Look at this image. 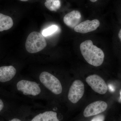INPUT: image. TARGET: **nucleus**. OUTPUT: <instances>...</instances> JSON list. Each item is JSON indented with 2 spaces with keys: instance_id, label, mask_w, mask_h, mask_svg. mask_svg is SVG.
Masks as SVG:
<instances>
[{
  "instance_id": "nucleus-17",
  "label": "nucleus",
  "mask_w": 121,
  "mask_h": 121,
  "mask_svg": "<svg viewBox=\"0 0 121 121\" xmlns=\"http://www.w3.org/2000/svg\"><path fill=\"white\" fill-rule=\"evenodd\" d=\"M118 37L120 39V40L121 41V29L119 30V33L118 34Z\"/></svg>"
},
{
  "instance_id": "nucleus-14",
  "label": "nucleus",
  "mask_w": 121,
  "mask_h": 121,
  "mask_svg": "<svg viewBox=\"0 0 121 121\" xmlns=\"http://www.w3.org/2000/svg\"><path fill=\"white\" fill-rule=\"evenodd\" d=\"M58 29V27L56 25H52L43 31L42 35L44 37H47L56 32Z\"/></svg>"
},
{
  "instance_id": "nucleus-20",
  "label": "nucleus",
  "mask_w": 121,
  "mask_h": 121,
  "mask_svg": "<svg viewBox=\"0 0 121 121\" xmlns=\"http://www.w3.org/2000/svg\"><path fill=\"white\" fill-rule=\"evenodd\" d=\"M20 0L21 1H28V0Z\"/></svg>"
},
{
  "instance_id": "nucleus-12",
  "label": "nucleus",
  "mask_w": 121,
  "mask_h": 121,
  "mask_svg": "<svg viewBox=\"0 0 121 121\" xmlns=\"http://www.w3.org/2000/svg\"><path fill=\"white\" fill-rule=\"evenodd\" d=\"M13 25V20L11 17L0 13V32L9 30Z\"/></svg>"
},
{
  "instance_id": "nucleus-9",
  "label": "nucleus",
  "mask_w": 121,
  "mask_h": 121,
  "mask_svg": "<svg viewBox=\"0 0 121 121\" xmlns=\"http://www.w3.org/2000/svg\"><path fill=\"white\" fill-rule=\"evenodd\" d=\"M81 17L82 16L80 12L74 10L65 15L63 18L64 22L69 27L74 28L80 23Z\"/></svg>"
},
{
  "instance_id": "nucleus-11",
  "label": "nucleus",
  "mask_w": 121,
  "mask_h": 121,
  "mask_svg": "<svg viewBox=\"0 0 121 121\" xmlns=\"http://www.w3.org/2000/svg\"><path fill=\"white\" fill-rule=\"evenodd\" d=\"M31 121H59L57 117V113L52 111H47L39 114Z\"/></svg>"
},
{
  "instance_id": "nucleus-1",
  "label": "nucleus",
  "mask_w": 121,
  "mask_h": 121,
  "mask_svg": "<svg viewBox=\"0 0 121 121\" xmlns=\"http://www.w3.org/2000/svg\"><path fill=\"white\" fill-rule=\"evenodd\" d=\"M80 51L83 58L88 63L95 67L101 66L104 61V54L99 48L93 45L90 40H86L81 43Z\"/></svg>"
},
{
  "instance_id": "nucleus-7",
  "label": "nucleus",
  "mask_w": 121,
  "mask_h": 121,
  "mask_svg": "<svg viewBox=\"0 0 121 121\" xmlns=\"http://www.w3.org/2000/svg\"><path fill=\"white\" fill-rule=\"evenodd\" d=\"M108 105L105 102L99 101L94 102L86 107L83 115L86 117L97 115L105 111Z\"/></svg>"
},
{
  "instance_id": "nucleus-10",
  "label": "nucleus",
  "mask_w": 121,
  "mask_h": 121,
  "mask_svg": "<svg viewBox=\"0 0 121 121\" xmlns=\"http://www.w3.org/2000/svg\"><path fill=\"white\" fill-rule=\"evenodd\" d=\"M16 73V70L12 66L0 67V82H5L13 78Z\"/></svg>"
},
{
  "instance_id": "nucleus-6",
  "label": "nucleus",
  "mask_w": 121,
  "mask_h": 121,
  "mask_svg": "<svg viewBox=\"0 0 121 121\" xmlns=\"http://www.w3.org/2000/svg\"><path fill=\"white\" fill-rule=\"evenodd\" d=\"M84 91V84L80 80H75L69 89L68 98L72 103L75 104L83 96Z\"/></svg>"
},
{
  "instance_id": "nucleus-5",
  "label": "nucleus",
  "mask_w": 121,
  "mask_h": 121,
  "mask_svg": "<svg viewBox=\"0 0 121 121\" xmlns=\"http://www.w3.org/2000/svg\"><path fill=\"white\" fill-rule=\"evenodd\" d=\"M86 81L91 89L95 92L100 94H106L108 90L106 83L103 79L97 75L89 76Z\"/></svg>"
},
{
  "instance_id": "nucleus-2",
  "label": "nucleus",
  "mask_w": 121,
  "mask_h": 121,
  "mask_svg": "<svg viewBox=\"0 0 121 121\" xmlns=\"http://www.w3.org/2000/svg\"><path fill=\"white\" fill-rule=\"evenodd\" d=\"M47 45L45 38L41 33L33 32L29 35L25 43L28 52L31 54L37 53L43 50Z\"/></svg>"
},
{
  "instance_id": "nucleus-4",
  "label": "nucleus",
  "mask_w": 121,
  "mask_h": 121,
  "mask_svg": "<svg viewBox=\"0 0 121 121\" xmlns=\"http://www.w3.org/2000/svg\"><path fill=\"white\" fill-rule=\"evenodd\" d=\"M17 90L25 95L36 96L41 93V90L39 84L35 82L22 80L17 84Z\"/></svg>"
},
{
  "instance_id": "nucleus-19",
  "label": "nucleus",
  "mask_w": 121,
  "mask_h": 121,
  "mask_svg": "<svg viewBox=\"0 0 121 121\" xmlns=\"http://www.w3.org/2000/svg\"><path fill=\"white\" fill-rule=\"evenodd\" d=\"M90 0V1H91V2H96L98 0Z\"/></svg>"
},
{
  "instance_id": "nucleus-8",
  "label": "nucleus",
  "mask_w": 121,
  "mask_h": 121,
  "mask_svg": "<svg viewBox=\"0 0 121 121\" xmlns=\"http://www.w3.org/2000/svg\"><path fill=\"white\" fill-rule=\"evenodd\" d=\"M99 25L100 22L97 19L87 20L78 24L74 28V30L76 32L85 34L96 30Z\"/></svg>"
},
{
  "instance_id": "nucleus-13",
  "label": "nucleus",
  "mask_w": 121,
  "mask_h": 121,
  "mask_svg": "<svg viewBox=\"0 0 121 121\" xmlns=\"http://www.w3.org/2000/svg\"><path fill=\"white\" fill-rule=\"evenodd\" d=\"M44 5L50 11L56 12L60 8L61 2L60 0H46Z\"/></svg>"
},
{
  "instance_id": "nucleus-15",
  "label": "nucleus",
  "mask_w": 121,
  "mask_h": 121,
  "mask_svg": "<svg viewBox=\"0 0 121 121\" xmlns=\"http://www.w3.org/2000/svg\"><path fill=\"white\" fill-rule=\"evenodd\" d=\"M105 116L103 115H99L95 116L91 121H104Z\"/></svg>"
},
{
  "instance_id": "nucleus-3",
  "label": "nucleus",
  "mask_w": 121,
  "mask_h": 121,
  "mask_svg": "<svg viewBox=\"0 0 121 121\" xmlns=\"http://www.w3.org/2000/svg\"><path fill=\"white\" fill-rule=\"evenodd\" d=\"M41 83L47 89L55 94L59 95L62 91V87L60 80L52 74L44 71L39 75Z\"/></svg>"
},
{
  "instance_id": "nucleus-18",
  "label": "nucleus",
  "mask_w": 121,
  "mask_h": 121,
  "mask_svg": "<svg viewBox=\"0 0 121 121\" xmlns=\"http://www.w3.org/2000/svg\"><path fill=\"white\" fill-rule=\"evenodd\" d=\"M21 121L19 119H17V118H13L11 121Z\"/></svg>"
},
{
  "instance_id": "nucleus-16",
  "label": "nucleus",
  "mask_w": 121,
  "mask_h": 121,
  "mask_svg": "<svg viewBox=\"0 0 121 121\" xmlns=\"http://www.w3.org/2000/svg\"><path fill=\"white\" fill-rule=\"evenodd\" d=\"M4 107V103L1 99H0V112L2 110Z\"/></svg>"
}]
</instances>
